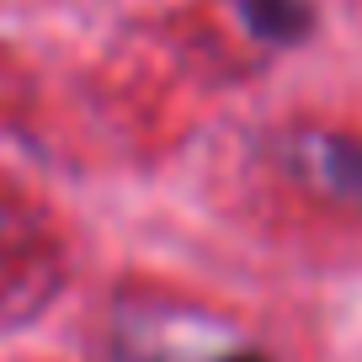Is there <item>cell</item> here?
<instances>
[{"label": "cell", "instance_id": "1", "mask_svg": "<svg viewBox=\"0 0 362 362\" xmlns=\"http://www.w3.org/2000/svg\"><path fill=\"white\" fill-rule=\"evenodd\" d=\"M288 165L336 203H362V144L341 134H298L288 144Z\"/></svg>", "mask_w": 362, "mask_h": 362}, {"label": "cell", "instance_id": "2", "mask_svg": "<svg viewBox=\"0 0 362 362\" xmlns=\"http://www.w3.org/2000/svg\"><path fill=\"white\" fill-rule=\"evenodd\" d=\"M117 357H123V362H267L261 351L235 346V341H224V346H197L192 336H170V330L155 325V320H149L144 336L128 330Z\"/></svg>", "mask_w": 362, "mask_h": 362}, {"label": "cell", "instance_id": "3", "mask_svg": "<svg viewBox=\"0 0 362 362\" xmlns=\"http://www.w3.org/2000/svg\"><path fill=\"white\" fill-rule=\"evenodd\" d=\"M240 16L267 43H298L315 27V11H309L304 0H240Z\"/></svg>", "mask_w": 362, "mask_h": 362}]
</instances>
